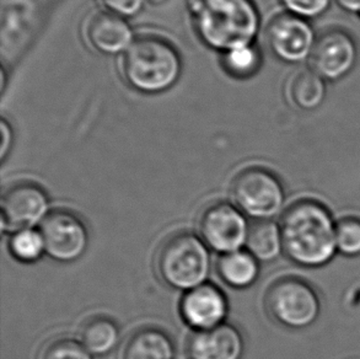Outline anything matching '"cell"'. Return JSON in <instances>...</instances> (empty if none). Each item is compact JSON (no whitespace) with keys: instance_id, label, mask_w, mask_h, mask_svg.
<instances>
[{"instance_id":"cell-1","label":"cell","mask_w":360,"mask_h":359,"mask_svg":"<svg viewBox=\"0 0 360 359\" xmlns=\"http://www.w3.org/2000/svg\"><path fill=\"white\" fill-rule=\"evenodd\" d=\"M279 229L283 251L297 265L319 267L336 253V224L330 212L317 202L292 203L283 214Z\"/></svg>"},{"instance_id":"cell-2","label":"cell","mask_w":360,"mask_h":359,"mask_svg":"<svg viewBox=\"0 0 360 359\" xmlns=\"http://www.w3.org/2000/svg\"><path fill=\"white\" fill-rule=\"evenodd\" d=\"M195 31L210 49L226 53L253 44L261 18L253 0H190Z\"/></svg>"},{"instance_id":"cell-3","label":"cell","mask_w":360,"mask_h":359,"mask_svg":"<svg viewBox=\"0 0 360 359\" xmlns=\"http://www.w3.org/2000/svg\"><path fill=\"white\" fill-rule=\"evenodd\" d=\"M127 83L138 92L156 95L172 88L181 77L177 49L160 36L146 34L133 41L122 61Z\"/></svg>"},{"instance_id":"cell-4","label":"cell","mask_w":360,"mask_h":359,"mask_svg":"<svg viewBox=\"0 0 360 359\" xmlns=\"http://www.w3.org/2000/svg\"><path fill=\"white\" fill-rule=\"evenodd\" d=\"M156 271L172 289L192 291L205 284L210 277V248L195 234H172L158 250Z\"/></svg>"},{"instance_id":"cell-5","label":"cell","mask_w":360,"mask_h":359,"mask_svg":"<svg viewBox=\"0 0 360 359\" xmlns=\"http://www.w3.org/2000/svg\"><path fill=\"white\" fill-rule=\"evenodd\" d=\"M235 206L248 217L269 220L283 208L285 192L281 180L261 166H250L240 171L231 182Z\"/></svg>"},{"instance_id":"cell-6","label":"cell","mask_w":360,"mask_h":359,"mask_svg":"<svg viewBox=\"0 0 360 359\" xmlns=\"http://www.w3.org/2000/svg\"><path fill=\"white\" fill-rule=\"evenodd\" d=\"M266 306L274 320L289 329H305L320 313V301L311 286L297 278H283L269 286Z\"/></svg>"},{"instance_id":"cell-7","label":"cell","mask_w":360,"mask_h":359,"mask_svg":"<svg viewBox=\"0 0 360 359\" xmlns=\"http://www.w3.org/2000/svg\"><path fill=\"white\" fill-rule=\"evenodd\" d=\"M200 238L217 253L239 251L248 243V227L245 214L229 202H214L207 206L198 220Z\"/></svg>"},{"instance_id":"cell-8","label":"cell","mask_w":360,"mask_h":359,"mask_svg":"<svg viewBox=\"0 0 360 359\" xmlns=\"http://www.w3.org/2000/svg\"><path fill=\"white\" fill-rule=\"evenodd\" d=\"M44 251L53 261L72 263L88 250V228L77 214L67 209H56L39 227Z\"/></svg>"},{"instance_id":"cell-9","label":"cell","mask_w":360,"mask_h":359,"mask_svg":"<svg viewBox=\"0 0 360 359\" xmlns=\"http://www.w3.org/2000/svg\"><path fill=\"white\" fill-rule=\"evenodd\" d=\"M268 49L279 61L288 64L309 62L317 36L309 20L284 13L268 24Z\"/></svg>"},{"instance_id":"cell-10","label":"cell","mask_w":360,"mask_h":359,"mask_svg":"<svg viewBox=\"0 0 360 359\" xmlns=\"http://www.w3.org/2000/svg\"><path fill=\"white\" fill-rule=\"evenodd\" d=\"M358 61V44L343 29H330L317 36L316 44L309 59L310 68L326 82L346 78Z\"/></svg>"},{"instance_id":"cell-11","label":"cell","mask_w":360,"mask_h":359,"mask_svg":"<svg viewBox=\"0 0 360 359\" xmlns=\"http://www.w3.org/2000/svg\"><path fill=\"white\" fill-rule=\"evenodd\" d=\"M49 212V194L39 184H11L1 197V228L11 233L42 223Z\"/></svg>"},{"instance_id":"cell-12","label":"cell","mask_w":360,"mask_h":359,"mask_svg":"<svg viewBox=\"0 0 360 359\" xmlns=\"http://www.w3.org/2000/svg\"><path fill=\"white\" fill-rule=\"evenodd\" d=\"M180 310L182 319L192 329L210 330L224 324L228 315V301L218 286L205 283L186 291Z\"/></svg>"},{"instance_id":"cell-13","label":"cell","mask_w":360,"mask_h":359,"mask_svg":"<svg viewBox=\"0 0 360 359\" xmlns=\"http://www.w3.org/2000/svg\"><path fill=\"white\" fill-rule=\"evenodd\" d=\"M243 350L245 342L241 332L230 324L195 331L187 345L190 359H241Z\"/></svg>"},{"instance_id":"cell-14","label":"cell","mask_w":360,"mask_h":359,"mask_svg":"<svg viewBox=\"0 0 360 359\" xmlns=\"http://www.w3.org/2000/svg\"><path fill=\"white\" fill-rule=\"evenodd\" d=\"M86 39L96 52L108 56L126 52L134 41L126 19L111 11L98 13L89 20Z\"/></svg>"},{"instance_id":"cell-15","label":"cell","mask_w":360,"mask_h":359,"mask_svg":"<svg viewBox=\"0 0 360 359\" xmlns=\"http://www.w3.org/2000/svg\"><path fill=\"white\" fill-rule=\"evenodd\" d=\"M122 359H175V345L165 331L146 326L129 336Z\"/></svg>"},{"instance_id":"cell-16","label":"cell","mask_w":360,"mask_h":359,"mask_svg":"<svg viewBox=\"0 0 360 359\" xmlns=\"http://www.w3.org/2000/svg\"><path fill=\"white\" fill-rule=\"evenodd\" d=\"M287 96L297 110L314 111L326 99V80L311 68L300 69L288 82Z\"/></svg>"},{"instance_id":"cell-17","label":"cell","mask_w":360,"mask_h":359,"mask_svg":"<svg viewBox=\"0 0 360 359\" xmlns=\"http://www.w3.org/2000/svg\"><path fill=\"white\" fill-rule=\"evenodd\" d=\"M80 342L93 355L111 353L121 340V331L116 321L105 315L89 317L80 331Z\"/></svg>"},{"instance_id":"cell-18","label":"cell","mask_w":360,"mask_h":359,"mask_svg":"<svg viewBox=\"0 0 360 359\" xmlns=\"http://www.w3.org/2000/svg\"><path fill=\"white\" fill-rule=\"evenodd\" d=\"M218 273L228 286L243 289L257 281L259 265L252 253L239 250L219 258Z\"/></svg>"},{"instance_id":"cell-19","label":"cell","mask_w":360,"mask_h":359,"mask_svg":"<svg viewBox=\"0 0 360 359\" xmlns=\"http://www.w3.org/2000/svg\"><path fill=\"white\" fill-rule=\"evenodd\" d=\"M246 246L248 253H252L258 263L274 261L283 251L279 225L269 220H258L250 227Z\"/></svg>"},{"instance_id":"cell-20","label":"cell","mask_w":360,"mask_h":359,"mask_svg":"<svg viewBox=\"0 0 360 359\" xmlns=\"http://www.w3.org/2000/svg\"><path fill=\"white\" fill-rule=\"evenodd\" d=\"M221 64L233 78H251L262 65V54L256 44H248L223 53Z\"/></svg>"},{"instance_id":"cell-21","label":"cell","mask_w":360,"mask_h":359,"mask_svg":"<svg viewBox=\"0 0 360 359\" xmlns=\"http://www.w3.org/2000/svg\"><path fill=\"white\" fill-rule=\"evenodd\" d=\"M10 253L22 263H34L44 256V244L41 233L34 229L15 232L9 241Z\"/></svg>"},{"instance_id":"cell-22","label":"cell","mask_w":360,"mask_h":359,"mask_svg":"<svg viewBox=\"0 0 360 359\" xmlns=\"http://www.w3.org/2000/svg\"><path fill=\"white\" fill-rule=\"evenodd\" d=\"M41 359H93V355L80 341L59 337L49 341L41 353Z\"/></svg>"},{"instance_id":"cell-23","label":"cell","mask_w":360,"mask_h":359,"mask_svg":"<svg viewBox=\"0 0 360 359\" xmlns=\"http://www.w3.org/2000/svg\"><path fill=\"white\" fill-rule=\"evenodd\" d=\"M337 250L347 256L360 255V220L347 218L336 224Z\"/></svg>"},{"instance_id":"cell-24","label":"cell","mask_w":360,"mask_h":359,"mask_svg":"<svg viewBox=\"0 0 360 359\" xmlns=\"http://www.w3.org/2000/svg\"><path fill=\"white\" fill-rule=\"evenodd\" d=\"M333 1L335 0H281L287 13L305 20L320 18L331 8Z\"/></svg>"},{"instance_id":"cell-25","label":"cell","mask_w":360,"mask_h":359,"mask_svg":"<svg viewBox=\"0 0 360 359\" xmlns=\"http://www.w3.org/2000/svg\"><path fill=\"white\" fill-rule=\"evenodd\" d=\"M108 11L122 18H131L139 14L148 0H103Z\"/></svg>"},{"instance_id":"cell-26","label":"cell","mask_w":360,"mask_h":359,"mask_svg":"<svg viewBox=\"0 0 360 359\" xmlns=\"http://www.w3.org/2000/svg\"><path fill=\"white\" fill-rule=\"evenodd\" d=\"M13 144V131L6 121H1V146H0V158L4 161L6 156L9 154Z\"/></svg>"},{"instance_id":"cell-27","label":"cell","mask_w":360,"mask_h":359,"mask_svg":"<svg viewBox=\"0 0 360 359\" xmlns=\"http://www.w3.org/2000/svg\"><path fill=\"white\" fill-rule=\"evenodd\" d=\"M342 9L360 16V0H335Z\"/></svg>"},{"instance_id":"cell-28","label":"cell","mask_w":360,"mask_h":359,"mask_svg":"<svg viewBox=\"0 0 360 359\" xmlns=\"http://www.w3.org/2000/svg\"><path fill=\"white\" fill-rule=\"evenodd\" d=\"M167 0H148V3L151 5H161L164 4Z\"/></svg>"}]
</instances>
